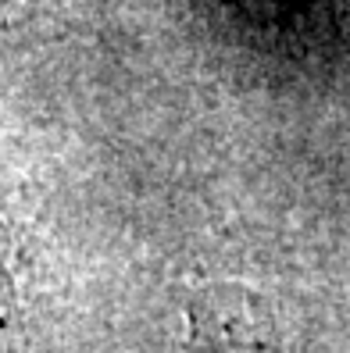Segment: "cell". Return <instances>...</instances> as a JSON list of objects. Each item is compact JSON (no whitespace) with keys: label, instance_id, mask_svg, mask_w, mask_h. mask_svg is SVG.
Instances as JSON below:
<instances>
[{"label":"cell","instance_id":"6da1fadb","mask_svg":"<svg viewBox=\"0 0 350 353\" xmlns=\"http://www.w3.org/2000/svg\"><path fill=\"white\" fill-rule=\"evenodd\" d=\"M182 353H282V328L261 289L211 279L182 303Z\"/></svg>","mask_w":350,"mask_h":353},{"label":"cell","instance_id":"7a4b0ae2","mask_svg":"<svg viewBox=\"0 0 350 353\" xmlns=\"http://www.w3.org/2000/svg\"><path fill=\"white\" fill-rule=\"evenodd\" d=\"M18 343H22V300L11 272L8 239L0 232V353H18Z\"/></svg>","mask_w":350,"mask_h":353}]
</instances>
